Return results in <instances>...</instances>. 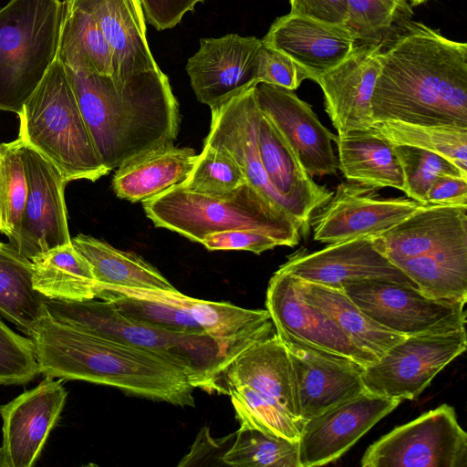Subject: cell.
<instances>
[{
    "instance_id": "obj_1",
    "label": "cell",
    "mask_w": 467,
    "mask_h": 467,
    "mask_svg": "<svg viewBox=\"0 0 467 467\" xmlns=\"http://www.w3.org/2000/svg\"><path fill=\"white\" fill-rule=\"evenodd\" d=\"M371 110L374 122L467 127V44L410 19L396 26L381 42Z\"/></svg>"
},
{
    "instance_id": "obj_2",
    "label": "cell",
    "mask_w": 467,
    "mask_h": 467,
    "mask_svg": "<svg viewBox=\"0 0 467 467\" xmlns=\"http://www.w3.org/2000/svg\"><path fill=\"white\" fill-rule=\"evenodd\" d=\"M65 68L95 150L107 169L173 145L180 127L179 104L160 67L117 81L111 76Z\"/></svg>"
},
{
    "instance_id": "obj_3",
    "label": "cell",
    "mask_w": 467,
    "mask_h": 467,
    "mask_svg": "<svg viewBox=\"0 0 467 467\" xmlns=\"http://www.w3.org/2000/svg\"><path fill=\"white\" fill-rule=\"evenodd\" d=\"M29 337L40 374L110 386L175 406H194L195 387L186 371L152 351L73 327L47 312Z\"/></svg>"
},
{
    "instance_id": "obj_4",
    "label": "cell",
    "mask_w": 467,
    "mask_h": 467,
    "mask_svg": "<svg viewBox=\"0 0 467 467\" xmlns=\"http://www.w3.org/2000/svg\"><path fill=\"white\" fill-rule=\"evenodd\" d=\"M143 209L155 226L198 243L207 234L228 230L259 232L281 246H296L301 239L296 221L247 182L217 195L179 184L143 202Z\"/></svg>"
},
{
    "instance_id": "obj_5",
    "label": "cell",
    "mask_w": 467,
    "mask_h": 467,
    "mask_svg": "<svg viewBox=\"0 0 467 467\" xmlns=\"http://www.w3.org/2000/svg\"><path fill=\"white\" fill-rule=\"evenodd\" d=\"M45 306L47 314L59 322L167 358L186 371L195 388L209 391L225 366L240 353L209 335L174 333L135 320L108 300L45 297Z\"/></svg>"
},
{
    "instance_id": "obj_6",
    "label": "cell",
    "mask_w": 467,
    "mask_h": 467,
    "mask_svg": "<svg viewBox=\"0 0 467 467\" xmlns=\"http://www.w3.org/2000/svg\"><path fill=\"white\" fill-rule=\"evenodd\" d=\"M18 137L67 182H95L110 171L100 161L64 65L57 58L24 103Z\"/></svg>"
},
{
    "instance_id": "obj_7",
    "label": "cell",
    "mask_w": 467,
    "mask_h": 467,
    "mask_svg": "<svg viewBox=\"0 0 467 467\" xmlns=\"http://www.w3.org/2000/svg\"><path fill=\"white\" fill-rule=\"evenodd\" d=\"M63 0H9L0 8V110L19 114L57 59Z\"/></svg>"
},
{
    "instance_id": "obj_8",
    "label": "cell",
    "mask_w": 467,
    "mask_h": 467,
    "mask_svg": "<svg viewBox=\"0 0 467 467\" xmlns=\"http://www.w3.org/2000/svg\"><path fill=\"white\" fill-rule=\"evenodd\" d=\"M466 347L465 327L408 336L364 368L365 390L401 401L414 400Z\"/></svg>"
},
{
    "instance_id": "obj_9",
    "label": "cell",
    "mask_w": 467,
    "mask_h": 467,
    "mask_svg": "<svg viewBox=\"0 0 467 467\" xmlns=\"http://www.w3.org/2000/svg\"><path fill=\"white\" fill-rule=\"evenodd\" d=\"M362 467H466L467 434L455 410L441 404L394 428L363 454Z\"/></svg>"
},
{
    "instance_id": "obj_10",
    "label": "cell",
    "mask_w": 467,
    "mask_h": 467,
    "mask_svg": "<svg viewBox=\"0 0 467 467\" xmlns=\"http://www.w3.org/2000/svg\"><path fill=\"white\" fill-rule=\"evenodd\" d=\"M342 289L368 317L405 337L465 327L464 304L429 297L417 287L368 279L346 283Z\"/></svg>"
},
{
    "instance_id": "obj_11",
    "label": "cell",
    "mask_w": 467,
    "mask_h": 467,
    "mask_svg": "<svg viewBox=\"0 0 467 467\" xmlns=\"http://www.w3.org/2000/svg\"><path fill=\"white\" fill-rule=\"evenodd\" d=\"M404 197H382L377 189L341 182L331 198L312 215L315 241L331 244L376 236L426 207Z\"/></svg>"
},
{
    "instance_id": "obj_12",
    "label": "cell",
    "mask_w": 467,
    "mask_h": 467,
    "mask_svg": "<svg viewBox=\"0 0 467 467\" xmlns=\"http://www.w3.org/2000/svg\"><path fill=\"white\" fill-rule=\"evenodd\" d=\"M22 160L27 192L15 249L31 261L71 243L64 193L68 182L51 162L23 141Z\"/></svg>"
},
{
    "instance_id": "obj_13",
    "label": "cell",
    "mask_w": 467,
    "mask_h": 467,
    "mask_svg": "<svg viewBox=\"0 0 467 467\" xmlns=\"http://www.w3.org/2000/svg\"><path fill=\"white\" fill-rule=\"evenodd\" d=\"M262 39L228 34L202 38L186 64L197 99L217 108L258 83Z\"/></svg>"
},
{
    "instance_id": "obj_14",
    "label": "cell",
    "mask_w": 467,
    "mask_h": 467,
    "mask_svg": "<svg viewBox=\"0 0 467 467\" xmlns=\"http://www.w3.org/2000/svg\"><path fill=\"white\" fill-rule=\"evenodd\" d=\"M400 402L365 390L306 420L298 440L300 467L337 461Z\"/></svg>"
},
{
    "instance_id": "obj_15",
    "label": "cell",
    "mask_w": 467,
    "mask_h": 467,
    "mask_svg": "<svg viewBox=\"0 0 467 467\" xmlns=\"http://www.w3.org/2000/svg\"><path fill=\"white\" fill-rule=\"evenodd\" d=\"M67 392L61 380L45 376L35 388L0 405V467H31L57 422Z\"/></svg>"
},
{
    "instance_id": "obj_16",
    "label": "cell",
    "mask_w": 467,
    "mask_h": 467,
    "mask_svg": "<svg viewBox=\"0 0 467 467\" xmlns=\"http://www.w3.org/2000/svg\"><path fill=\"white\" fill-rule=\"evenodd\" d=\"M254 94L260 111L312 178L337 174L338 161L332 146L336 135L323 125L307 102L294 90L261 82L255 85Z\"/></svg>"
},
{
    "instance_id": "obj_17",
    "label": "cell",
    "mask_w": 467,
    "mask_h": 467,
    "mask_svg": "<svg viewBox=\"0 0 467 467\" xmlns=\"http://www.w3.org/2000/svg\"><path fill=\"white\" fill-rule=\"evenodd\" d=\"M280 339L288 352L296 399L304 421L365 391L364 367L360 364L290 337Z\"/></svg>"
},
{
    "instance_id": "obj_18",
    "label": "cell",
    "mask_w": 467,
    "mask_h": 467,
    "mask_svg": "<svg viewBox=\"0 0 467 467\" xmlns=\"http://www.w3.org/2000/svg\"><path fill=\"white\" fill-rule=\"evenodd\" d=\"M266 310L280 337L347 357L364 368L378 359L354 344L319 308L306 303L296 276L278 269L271 277Z\"/></svg>"
},
{
    "instance_id": "obj_19",
    "label": "cell",
    "mask_w": 467,
    "mask_h": 467,
    "mask_svg": "<svg viewBox=\"0 0 467 467\" xmlns=\"http://www.w3.org/2000/svg\"><path fill=\"white\" fill-rule=\"evenodd\" d=\"M279 269L304 281L338 289L346 283L368 279L389 280L418 288L374 247L372 237L331 244L314 252L299 249Z\"/></svg>"
},
{
    "instance_id": "obj_20",
    "label": "cell",
    "mask_w": 467,
    "mask_h": 467,
    "mask_svg": "<svg viewBox=\"0 0 467 467\" xmlns=\"http://www.w3.org/2000/svg\"><path fill=\"white\" fill-rule=\"evenodd\" d=\"M380 67L381 43L357 44L345 60L314 80L337 133L372 126L371 98Z\"/></svg>"
},
{
    "instance_id": "obj_21",
    "label": "cell",
    "mask_w": 467,
    "mask_h": 467,
    "mask_svg": "<svg viewBox=\"0 0 467 467\" xmlns=\"http://www.w3.org/2000/svg\"><path fill=\"white\" fill-rule=\"evenodd\" d=\"M248 386L304 426L296 399L287 349L276 335L260 339L236 355L222 370L214 390Z\"/></svg>"
},
{
    "instance_id": "obj_22",
    "label": "cell",
    "mask_w": 467,
    "mask_h": 467,
    "mask_svg": "<svg viewBox=\"0 0 467 467\" xmlns=\"http://www.w3.org/2000/svg\"><path fill=\"white\" fill-rule=\"evenodd\" d=\"M263 43L296 62L315 80L336 67L358 44L348 25L330 24L292 14L271 25Z\"/></svg>"
},
{
    "instance_id": "obj_23",
    "label": "cell",
    "mask_w": 467,
    "mask_h": 467,
    "mask_svg": "<svg viewBox=\"0 0 467 467\" xmlns=\"http://www.w3.org/2000/svg\"><path fill=\"white\" fill-rule=\"evenodd\" d=\"M256 142L271 184L286 202L290 215L299 225L301 237H306L313 213L331 198L333 192L317 184L306 171L287 142L261 111Z\"/></svg>"
},
{
    "instance_id": "obj_24",
    "label": "cell",
    "mask_w": 467,
    "mask_h": 467,
    "mask_svg": "<svg viewBox=\"0 0 467 467\" xmlns=\"http://www.w3.org/2000/svg\"><path fill=\"white\" fill-rule=\"evenodd\" d=\"M67 1L88 14L101 29L112 51L115 81L159 68L147 41L140 0Z\"/></svg>"
},
{
    "instance_id": "obj_25",
    "label": "cell",
    "mask_w": 467,
    "mask_h": 467,
    "mask_svg": "<svg viewBox=\"0 0 467 467\" xmlns=\"http://www.w3.org/2000/svg\"><path fill=\"white\" fill-rule=\"evenodd\" d=\"M467 236V205L428 204L392 228L372 237L391 262L431 253Z\"/></svg>"
},
{
    "instance_id": "obj_26",
    "label": "cell",
    "mask_w": 467,
    "mask_h": 467,
    "mask_svg": "<svg viewBox=\"0 0 467 467\" xmlns=\"http://www.w3.org/2000/svg\"><path fill=\"white\" fill-rule=\"evenodd\" d=\"M197 155L192 148L174 145L140 154L117 169L112 180L114 192L120 199L143 202L182 184Z\"/></svg>"
},
{
    "instance_id": "obj_27",
    "label": "cell",
    "mask_w": 467,
    "mask_h": 467,
    "mask_svg": "<svg viewBox=\"0 0 467 467\" xmlns=\"http://www.w3.org/2000/svg\"><path fill=\"white\" fill-rule=\"evenodd\" d=\"M338 170L354 183L404 192L403 171L393 146L370 130L337 133Z\"/></svg>"
},
{
    "instance_id": "obj_28",
    "label": "cell",
    "mask_w": 467,
    "mask_h": 467,
    "mask_svg": "<svg viewBox=\"0 0 467 467\" xmlns=\"http://www.w3.org/2000/svg\"><path fill=\"white\" fill-rule=\"evenodd\" d=\"M296 278L304 300L322 310L354 344L377 359L406 337L368 317L343 289Z\"/></svg>"
},
{
    "instance_id": "obj_29",
    "label": "cell",
    "mask_w": 467,
    "mask_h": 467,
    "mask_svg": "<svg viewBox=\"0 0 467 467\" xmlns=\"http://www.w3.org/2000/svg\"><path fill=\"white\" fill-rule=\"evenodd\" d=\"M425 296L466 304L467 236L430 254L392 262Z\"/></svg>"
},
{
    "instance_id": "obj_30",
    "label": "cell",
    "mask_w": 467,
    "mask_h": 467,
    "mask_svg": "<svg viewBox=\"0 0 467 467\" xmlns=\"http://www.w3.org/2000/svg\"><path fill=\"white\" fill-rule=\"evenodd\" d=\"M71 243L90 265L97 285L176 289L157 268L137 254L119 250L103 240L84 234L71 238Z\"/></svg>"
},
{
    "instance_id": "obj_31",
    "label": "cell",
    "mask_w": 467,
    "mask_h": 467,
    "mask_svg": "<svg viewBox=\"0 0 467 467\" xmlns=\"http://www.w3.org/2000/svg\"><path fill=\"white\" fill-rule=\"evenodd\" d=\"M33 287L48 299L83 301L96 298V280L88 262L72 243L50 249L31 260Z\"/></svg>"
},
{
    "instance_id": "obj_32",
    "label": "cell",
    "mask_w": 467,
    "mask_h": 467,
    "mask_svg": "<svg viewBox=\"0 0 467 467\" xmlns=\"http://www.w3.org/2000/svg\"><path fill=\"white\" fill-rule=\"evenodd\" d=\"M57 58L67 68L112 76L110 47L96 21L64 0V13Z\"/></svg>"
},
{
    "instance_id": "obj_33",
    "label": "cell",
    "mask_w": 467,
    "mask_h": 467,
    "mask_svg": "<svg viewBox=\"0 0 467 467\" xmlns=\"http://www.w3.org/2000/svg\"><path fill=\"white\" fill-rule=\"evenodd\" d=\"M47 314L45 296L32 283V263L0 242V317L29 337Z\"/></svg>"
},
{
    "instance_id": "obj_34",
    "label": "cell",
    "mask_w": 467,
    "mask_h": 467,
    "mask_svg": "<svg viewBox=\"0 0 467 467\" xmlns=\"http://www.w3.org/2000/svg\"><path fill=\"white\" fill-rule=\"evenodd\" d=\"M393 146L404 145L440 154L467 171V127L374 122L369 129Z\"/></svg>"
},
{
    "instance_id": "obj_35",
    "label": "cell",
    "mask_w": 467,
    "mask_h": 467,
    "mask_svg": "<svg viewBox=\"0 0 467 467\" xmlns=\"http://www.w3.org/2000/svg\"><path fill=\"white\" fill-rule=\"evenodd\" d=\"M220 460L234 467H300L298 441L240 426Z\"/></svg>"
},
{
    "instance_id": "obj_36",
    "label": "cell",
    "mask_w": 467,
    "mask_h": 467,
    "mask_svg": "<svg viewBox=\"0 0 467 467\" xmlns=\"http://www.w3.org/2000/svg\"><path fill=\"white\" fill-rule=\"evenodd\" d=\"M26 192L21 140L0 143V233L14 248L18 243Z\"/></svg>"
},
{
    "instance_id": "obj_37",
    "label": "cell",
    "mask_w": 467,
    "mask_h": 467,
    "mask_svg": "<svg viewBox=\"0 0 467 467\" xmlns=\"http://www.w3.org/2000/svg\"><path fill=\"white\" fill-rule=\"evenodd\" d=\"M225 394L231 397L240 426L258 429L292 441L299 440L303 425L250 387L230 388Z\"/></svg>"
},
{
    "instance_id": "obj_38",
    "label": "cell",
    "mask_w": 467,
    "mask_h": 467,
    "mask_svg": "<svg viewBox=\"0 0 467 467\" xmlns=\"http://www.w3.org/2000/svg\"><path fill=\"white\" fill-rule=\"evenodd\" d=\"M349 21L358 44H380L412 9L405 0H348Z\"/></svg>"
},
{
    "instance_id": "obj_39",
    "label": "cell",
    "mask_w": 467,
    "mask_h": 467,
    "mask_svg": "<svg viewBox=\"0 0 467 467\" xmlns=\"http://www.w3.org/2000/svg\"><path fill=\"white\" fill-rule=\"evenodd\" d=\"M393 148L404 174L403 192L411 200L428 204L427 193L432 183L440 177L467 178V171L440 154L404 145L393 146Z\"/></svg>"
},
{
    "instance_id": "obj_40",
    "label": "cell",
    "mask_w": 467,
    "mask_h": 467,
    "mask_svg": "<svg viewBox=\"0 0 467 467\" xmlns=\"http://www.w3.org/2000/svg\"><path fill=\"white\" fill-rule=\"evenodd\" d=\"M245 182L241 168L227 151L204 143L192 171L182 184L195 192L217 195Z\"/></svg>"
},
{
    "instance_id": "obj_41",
    "label": "cell",
    "mask_w": 467,
    "mask_h": 467,
    "mask_svg": "<svg viewBox=\"0 0 467 467\" xmlns=\"http://www.w3.org/2000/svg\"><path fill=\"white\" fill-rule=\"evenodd\" d=\"M39 374L32 339L0 318V384H25Z\"/></svg>"
},
{
    "instance_id": "obj_42",
    "label": "cell",
    "mask_w": 467,
    "mask_h": 467,
    "mask_svg": "<svg viewBox=\"0 0 467 467\" xmlns=\"http://www.w3.org/2000/svg\"><path fill=\"white\" fill-rule=\"evenodd\" d=\"M305 79H309V76L302 67L285 54L263 43L258 83L296 90Z\"/></svg>"
},
{
    "instance_id": "obj_43",
    "label": "cell",
    "mask_w": 467,
    "mask_h": 467,
    "mask_svg": "<svg viewBox=\"0 0 467 467\" xmlns=\"http://www.w3.org/2000/svg\"><path fill=\"white\" fill-rule=\"evenodd\" d=\"M201 244L210 251L243 250L260 254L281 246L275 238L250 230H228L207 234Z\"/></svg>"
},
{
    "instance_id": "obj_44",
    "label": "cell",
    "mask_w": 467,
    "mask_h": 467,
    "mask_svg": "<svg viewBox=\"0 0 467 467\" xmlns=\"http://www.w3.org/2000/svg\"><path fill=\"white\" fill-rule=\"evenodd\" d=\"M147 21L157 30L174 27L183 16L205 0H140Z\"/></svg>"
},
{
    "instance_id": "obj_45",
    "label": "cell",
    "mask_w": 467,
    "mask_h": 467,
    "mask_svg": "<svg viewBox=\"0 0 467 467\" xmlns=\"http://www.w3.org/2000/svg\"><path fill=\"white\" fill-rule=\"evenodd\" d=\"M289 2L292 15L330 24H348V0H289Z\"/></svg>"
},
{
    "instance_id": "obj_46",
    "label": "cell",
    "mask_w": 467,
    "mask_h": 467,
    "mask_svg": "<svg viewBox=\"0 0 467 467\" xmlns=\"http://www.w3.org/2000/svg\"><path fill=\"white\" fill-rule=\"evenodd\" d=\"M426 202L438 205H467V178H438L427 193Z\"/></svg>"
},
{
    "instance_id": "obj_47",
    "label": "cell",
    "mask_w": 467,
    "mask_h": 467,
    "mask_svg": "<svg viewBox=\"0 0 467 467\" xmlns=\"http://www.w3.org/2000/svg\"><path fill=\"white\" fill-rule=\"evenodd\" d=\"M410 7H413V6H416V5H419L424 2H426L427 0H405Z\"/></svg>"
}]
</instances>
